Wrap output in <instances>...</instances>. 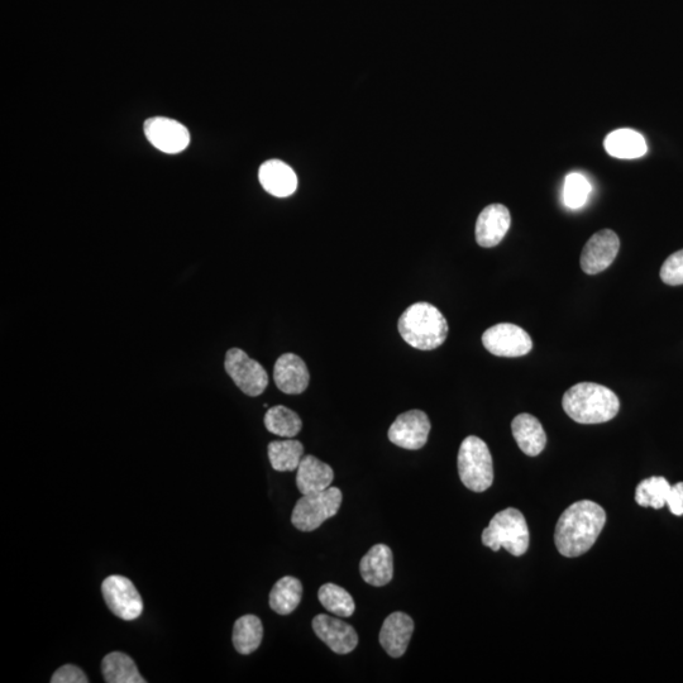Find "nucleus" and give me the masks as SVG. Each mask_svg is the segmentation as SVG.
<instances>
[{"label": "nucleus", "instance_id": "nucleus-1", "mask_svg": "<svg viewBox=\"0 0 683 683\" xmlns=\"http://www.w3.org/2000/svg\"><path fill=\"white\" fill-rule=\"evenodd\" d=\"M605 523V510L594 501L581 500L572 504L556 525L554 543L558 552L568 558L589 552L603 532Z\"/></svg>", "mask_w": 683, "mask_h": 683}, {"label": "nucleus", "instance_id": "nucleus-2", "mask_svg": "<svg viewBox=\"0 0 683 683\" xmlns=\"http://www.w3.org/2000/svg\"><path fill=\"white\" fill-rule=\"evenodd\" d=\"M562 407L576 423L601 424L618 415L620 401L606 386L580 382L563 395Z\"/></svg>", "mask_w": 683, "mask_h": 683}, {"label": "nucleus", "instance_id": "nucleus-3", "mask_svg": "<svg viewBox=\"0 0 683 683\" xmlns=\"http://www.w3.org/2000/svg\"><path fill=\"white\" fill-rule=\"evenodd\" d=\"M399 332L408 345L420 351H432L446 341L448 323L434 305L420 302L401 315Z\"/></svg>", "mask_w": 683, "mask_h": 683}, {"label": "nucleus", "instance_id": "nucleus-4", "mask_svg": "<svg viewBox=\"0 0 683 683\" xmlns=\"http://www.w3.org/2000/svg\"><path fill=\"white\" fill-rule=\"evenodd\" d=\"M482 543L495 552L505 548L515 557L523 556L529 548L527 520L518 509L500 511L482 532Z\"/></svg>", "mask_w": 683, "mask_h": 683}, {"label": "nucleus", "instance_id": "nucleus-5", "mask_svg": "<svg viewBox=\"0 0 683 683\" xmlns=\"http://www.w3.org/2000/svg\"><path fill=\"white\" fill-rule=\"evenodd\" d=\"M457 463L462 484L468 490L484 493L493 485V456L481 438L470 436L462 442Z\"/></svg>", "mask_w": 683, "mask_h": 683}, {"label": "nucleus", "instance_id": "nucleus-6", "mask_svg": "<svg viewBox=\"0 0 683 683\" xmlns=\"http://www.w3.org/2000/svg\"><path fill=\"white\" fill-rule=\"evenodd\" d=\"M342 500V491L337 487H329L320 493L303 495V498L299 499L295 505L291 522L302 532H313L338 513Z\"/></svg>", "mask_w": 683, "mask_h": 683}, {"label": "nucleus", "instance_id": "nucleus-7", "mask_svg": "<svg viewBox=\"0 0 683 683\" xmlns=\"http://www.w3.org/2000/svg\"><path fill=\"white\" fill-rule=\"evenodd\" d=\"M224 365L234 384L248 396L261 395L269 385V376L264 367L240 348H232L227 352Z\"/></svg>", "mask_w": 683, "mask_h": 683}, {"label": "nucleus", "instance_id": "nucleus-8", "mask_svg": "<svg viewBox=\"0 0 683 683\" xmlns=\"http://www.w3.org/2000/svg\"><path fill=\"white\" fill-rule=\"evenodd\" d=\"M105 604L117 618L135 620L143 611V600L136 586L127 577L113 575L102 584Z\"/></svg>", "mask_w": 683, "mask_h": 683}, {"label": "nucleus", "instance_id": "nucleus-9", "mask_svg": "<svg viewBox=\"0 0 683 683\" xmlns=\"http://www.w3.org/2000/svg\"><path fill=\"white\" fill-rule=\"evenodd\" d=\"M482 343L487 351L499 357H522L533 348L529 334L511 323H500L487 329Z\"/></svg>", "mask_w": 683, "mask_h": 683}, {"label": "nucleus", "instance_id": "nucleus-10", "mask_svg": "<svg viewBox=\"0 0 683 683\" xmlns=\"http://www.w3.org/2000/svg\"><path fill=\"white\" fill-rule=\"evenodd\" d=\"M431 420L422 410H410L400 414L389 429V439L404 450L417 451L428 442Z\"/></svg>", "mask_w": 683, "mask_h": 683}, {"label": "nucleus", "instance_id": "nucleus-11", "mask_svg": "<svg viewBox=\"0 0 683 683\" xmlns=\"http://www.w3.org/2000/svg\"><path fill=\"white\" fill-rule=\"evenodd\" d=\"M143 131L151 145L164 154H180L190 145L188 128L174 119L165 117L147 119Z\"/></svg>", "mask_w": 683, "mask_h": 683}, {"label": "nucleus", "instance_id": "nucleus-12", "mask_svg": "<svg viewBox=\"0 0 683 683\" xmlns=\"http://www.w3.org/2000/svg\"><path fill=\"white\" fill-rule=\"evenodd\" d=\"M620 241L611 229H603L592 236L581 253V267L587 275L605 271L618 256Z\"/></svg>", "mask_w": 683, "mask_h": 683}, {"label": "nucleus", "instance_id": "nucleus-13", "mask_svg": "<svg viewBox=\"0 0 683 683\" xmlns=\"http://www.w3.org/2000/svg\"><path fill=\"white\" fill-rule=\"evenodd\" d=\"M313 629L317 637L326 643L334 653L348 654L355 651L358 635L350 624L341 619L320 614L313 619Z\"/></svg>", "mask_w": 683, "mask_h": 683}, {"label": "nucleus", "instance_id": "nucleus-14", "mask_svg": "<svg viewBox=\"0 0 683 683\" xmlns=\"http://www.w3.org/2000/svg\"><path fill=\"white\" fill-rule=\"evenodd\" d=\"M511 224L509 209L503 204H491L482 210L476 223V241L481 247L498 246Z\"/></svg>", "mask_w": 683, "mask_h": 683}, {"label": "nucleus", "instance_id": "nucleus-15", "mask_svg": "<svg viewBox=\"0 0 683 683\" xmlns=\"http://www.w3.org/2000/svg\"><path fill=\"white\" fill-rule=\"evenodd\" d=\"M274 380L284 394L299 395L307 390L310 375L307 365L294 353H285L276 361Z\"/></svg>", "mask_w": 683, "mask_h": 683}, {"label": "nucleus", "instance_id": "nucleus-16", "mask_svg": "<svg viewBox=\"0 0 683 683\" xmlns=\"http://www.w3.org/2000/svg\"><path fill=\"white\" fill-rule=\"evenodd\" d=\"M414 632V622L408 614L396 611L385 619L380 632V644L390 657L400 658L407 652Z\"/></svg>", "mask_w": 683, "mask_h": 683}, {"label": "nucleus", "instance_id": "nucleus-17", "mask_svg": "<svg viewBox=\"0 0 683 683\" xmlns=\"http://www.w3.org/2000/svg\"><path fill=\"white\" fill-rule=\"evenodd\" d=\"M362 579L375 587L388 585L394 576L393 552L385 544H376L360 563Z\"/></svg>", "mask_w": 683, "mask_h": 683}, {"label": "nucleus", "instance_id": "nucleus-18", "mask_svg": "<svg viewBox=\"0 0 683 683\" xmlns=\"http://www.w3.org/2000/svg\"><path fill=\"white\" fill-rule=\"evenodd\" d=\"M259 178L267 193L277 198L290 197L298 188V178L294 170L280 160H270L262 164Z\"/></svg>", "mask_w": 683, "mask_h": 683}, {"label": "nucleus", "instance_id": "nucleus-19", "mask_svg": "<svg viewBox=\"0 0 683 683\" xmlns=\"http://www.w3.org/2000/svg\"><path fill=\"white\" fill-rule=\"evenodd\" d=\"M334 480L332 467L317 457L304 456L298 467L296 486L302 495L320 493L331 487Z\"/></svg>", "mask_w": 683, "mask_h": 683}, {"label": "nucleus", "instance_id": "nucleus-20", "mask_svg": "<svg viewBox=\"0 0 683 683\" xmlns=\"http://www.w3.org/2000/svg\"><path fill=\"white\" fill-rule=\"evenodd\" d=\"M511 429H513L515 441L525 455L536 457L541 455L546 448L547 434L541 422L533 415L519 414L511 423Z\"/></svg>", "mask_w": 683, "mask_h": 683}, {"label": "nucleus", "instance_id": "nucleus-21", "mask_svg": "<svg viewBox=\"0 0 683 683\" xmlns=\"http://www.w3.org/2000/svg\"><path fill=\"white\" fill-rule=\"evenodd\" d=\"M605 150L616 159L633 160L647 154V142L633 130L611 132L604 142Z\"/></svg>", "mask_w": 683, "mask_h": 683}, {"label": "nucleus", "instance_id": "nucleus-22", "mask_svg": "<svg viewBox=\"0 0 683 683\" xmlns=\"http://www.w3.org/2000/svg\"><path fill=\"white\" fill-rule=\"evenodd\" d=\"M102 672L108 683H146L135 661L122 652L109 653L102 662Z\"/></svg>", "mask_w": 683, "mask_h": 683}, {"label": "nucleus", "instance_id": "nucleus-23", "mask_svg": "<svg viewBox=\"0 0 683 683\" xmlns=\"http://www.w3.org/2000/svg\"><path fill=\"white\" fill-rule=\"evenodd\" d=\"M302 596V582L295 577H283L272 587L269 600L270 608L279 615H289L298 608Z\"/></svg>", "mask_w": 683, "mask_h": 683}, {"label": "nucleus", "instance_id": "nucleus-24", "mask_svg": "<svg viewBox=\"0 0 683 683\" xmlns=\"http://www.w3.org/2000/svg\"><path fill=\"white\" fill-rule=\"evenodd\" d=\"M264 638V627L260 618L255 615H245L234 623L233 644L236 651L248 656L261 646Z\"/></svg>", "mask_w": 683, "mask_h": 683}, {"label": "nucleus", "instance_id": "nucleus-25", "mask_svg": "<svg viewBox=\"0 0 683 683\" xmlns=\"http://www.w3.org/2000/svg\"><path fill=\"white\" fill-rule=\"evenodd\" d=\"M304 457V447L299 441H275L269 444V458L272 468L279 472L298 470Z\"/></svg>", "mask_w": 683, "mask_h": 683}, {"label": "nucleus", "instance_id": "nucleus-26", "mask_svg": "<svg viewBox=\"0 0 683 683\" xmlns=\"http://www.w3.org/2000/svg\"><path fill=\"white\" fill-rule=\"evenodd\" d=\"M265 427L275 436L294 438L302 431L303 423L299 415L293 410L277 405L270 408L265 415Z\"/></svg>", "mask_w": 683, "mask_h": 683}, {"label": "nucleus", "instance_id": "nucleus-27", "mask_svg": "<svg viewBox=\"0 0 683 683\" xmlns=\"http://www.w3.org/2000/svg\"><path fill=\"white\" fill-rule=\"evenodd\" d=\"M318 599L323 608L339 618H350L355 613L356 604L350 592L343 587L326 584L320 587Z\"/></svg>", "mask_w": 683, "mask_h": 683}, {"label": "nucleus", "instance_id": "nucleus-28", "mask_svg": "<svg viewBox=\"0 0 683 683\" xmlns=\"http://www.w3.org/2000/svg\"><path fill=\"white\" fill-rule=\"evenodd\" d=\"M671 487L670 482L665 477H651V479L640 482L637 486L635 501L643 508L651 506L653 509H662L663 506L667 505Z\"/></svg>", "mask_w": 683, "mask_h": 683}, {"label": "nucleus", "instance_id": "nucleus-29", "mask_svg": "<svg viewBox=\"0 0 683 683\" xmlns=\"http://www.w3.org/2000/svg\"><path fill=\"white\" fill-rule=\"evenodd\" d=\"M591 193V185L584 175L573 173L565 181V204L568 208L584 207Z\"/></svg>", "mask_w": 683, "mask_h": 683}, {"label": "nucleus", "instance_id": "nucleus-30", "mask_svg": "<svg viewBox=\"0 0 683 683\" xmlns=\"http://www.w3.org/2000/svg\"><path fill=\"white\" fill-rule=\"evenodd\" d=\"M661 279L667 285H683V250L668 257L661 269Z\"/></svg>", "mask_w": 683, "mask_h": 683}, {"label": "nucleus", "instance_id": "nucleus-31", "mask_svg": "<svg viewBox=\"0 0 683 683\" xmlns=\"http://www.w3.org/2000/svg\"><path fill=\"white\" fill-rule=\"evenodd\" d=\"M52 683H88L89 678L79 667L66 665L59 668L51 678Z\"/></svg>", "mask_w": 683, "mask_h": 683}, {"label": "nucleus", "instance_id": "nucleus-32", "mask_svg": "<svg viewBox=\"0 0 683 683\" xmlns=\"http://www.w3.org/2000/svg\"><path fill=\"white\" fill-rule=\"evenodd\" d=\"M667 506L670 508L671 513L677 515V517L683 515V482H678V484L671 487Z\"/></svg>", "mask_w": 683, "mask_h": 683}]
</instances>
